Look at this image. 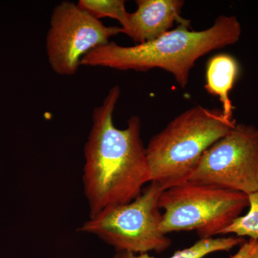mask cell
I'll return each instance as SVG.
<instances>
[{
	"label": "cell",
	"mask_w": 258,
	"mask_h": 258,
	"mask_svg": "<svg viewBox=\"0 0 258 258\" xmlns=\"http://www.w3.org/2000/svg\"><path fill=\"white\" fill-rule=\"evenodd\" d=\"M120 96L119 86H113L102 104L95 108L84 147L83 184L90 218L106 209L130 203L151 182L140 118L131 117L123 129L113 123Z\"/></svg>",
	"instance_id": "1"
},
{
	"label": "cell",
	"mask_w": 258,
	"mask_h": 258,
	"mask_svg": "<svg viewBox=\"0 0 258 258\" xmlns=\"http://www.w3.org/2000/svg\"><path fill=\"white\" fill-rule=\"evenodd\" d=\"M248 205V195L188 181L161 193V230L166 235L195 230L200 240L213 238L222 235Z\"/></svg>",
	"instance_id": "4"
},
{
	"label": "cell",
	"mask_w": 258,
	"mask_h": 258,
	"mask_svg": "<svg viewBox=\"0 0 258 258\" xmlns=\"http://www.w3.org/2000/svg\"><path fill=\"white\" fill-rule=\"evenodd\" d=\"M240 74V64L234 56L217 54L208 60L205 88L212 96L218 97L221 111L226 118L234 120V106L230 98L231 91Z\"/></svg>",
	"instance_id": "9"
},
{
	"label": "cell",
	"mask_w": 258,
	"mask_h": 258,
	"mask_svg": "<svg viewBox=\"0 0 258 258\" xmlns=\"http://www.w3.org/2000/svg\"><path fill=\"white\" fill-rule=\"evenodd\" d=\"M190 23L179 24L155 40L134 46L108 42L88 52L81 66L139 72L162 69L184 88L190 71L200 57L237 43L242 32L235 15H220L211 27L200 31L191 30Z\"/></svg>",
	"instance_id": "2"
},
{
	"label": "cell",
	"mask_w": 258,
	"mask_h": 258,
	"mask_svg": "<svg viewBox=\"0 0 258 258\" xmlns=\"http://www.w3.org/2000/svg\"><path fill=\"white\" fill-rule=\"evenodd\" d=\"M120 33L121 27L106 26L76 3L61 2L52 10L46 37L51 69L60 76H74L88 52Z\"/></svg>",
	"instance_id": "7"
},
{
	"label": "cell",
	"mask_w": 258,
	"mask_h": 258,
	"mask_svg": "<svg viewBox=\"0 0 258 258\" xmlns=\"http://www.w3.org/2000/svg\"><path fill=\"white\" fill-rule=\"evenodd\" d=\"M137 10L129 13L126 26L122 29L134 42L152 41L169 32L174 24L189 20L181 16L183 0H137Z\"/></svg>",
	"instance_id": "8"
},
{
	"label": "cell",
	"mask_w": 258,
	"mask_h": 258,
	"mask_svg": "<svg viewBox=\"0 0 258 258\" xmlns=\"http://www.w3.org/2000/svg\"><path fill=\"white\" fill-rule=\"evenodd\" d=\"M249 210L246 215L237 217L222 235L234 234L239 237H248L258 240V191L248 195Z\"/></svg>",
	"instance_id": "12"
},
{
	"label": "cell",
	"mask_w": 258,
	"mask_h": 258,
	"mask_svg": "<svg viewBox=\"0 0 258 258\" xmlns=\"http://www.w3.org/2000/svg\"><path fill=\"white\" fill-rule=\"evenodd\" d=\"M249 258H258V243L257 246V248H256L255 250L253 252V254L251 255V257Z\"/></svg>",
	"instance_id": "14"
},
{
	"label": "cell",
	"mask_w": 258,
	"mask_h": 258,
	"mask_svg": "<svg viewBox=\"0 0 258 258\" xmlns=\"http://www.w3.org/2000/svg\"><path fill=\"white\" fill-rule=\"evenodd\" d=\"M189 181L247 195L257 191V127L236 123L205 152Z\"/></svg>",
	"instance_id": "6"
},
{
	"label": "cell",
	"mask_w": 258,
	"mask_h": 258,
	"mask_svg": "<svg viewBox=\"0 0 258 258\" xmlns=\"http://www.w3.org/2000/svg\"><path fill=\"white\" fill-rule=\"evenodd\" d=\"M77 5L97 20L113 18L119 22L122 29L126 26L129 13L124 0H79Z\"/></svg>",
	"instance_id": "11"
},
{
	"label": "cell",
	"mask_w": 258,
	"mask_h": 258,
	"mask_svg": "<svg viewBox=\"0 0 258 258\" xmlns=\"http://www.w3.org/2000/svg\"><path fill=\"white\" fill-rule=\"evenodd\" d=\"M236 123L217 108L197 106L180 113L146 147L151 182L165 190L189 181L205 152Z\"/></svg>",
	"instance_id": "3"
},
{
	"label": "cell",
	"mask_w": 258,
	"mask_h": 258,
	"mask_svg": "<svg viewBox=\"0 0 258 258\" xmlns=\"http://www.w3.org/2000/svg\"><path fill=\"white\" fill-rule=\"evenodd\" d=\"M242 237L230 236L199 240L191 247L176 251L169 258H204L208 254L221 251H229L245 242ZM113 258H154L148 253L134 254L132 252H118Z\"/></svg>",
	"instance_id": "10"
},
{
	"label": "cell",
	"mask_w": 258,
	"mask_h": 258,
	"mask_svg": "<svg viewBox=\"0 0 258 258\" xmlns=\"http://www.w3.org/2000/svg\"><path fill=\"white\" fill-rule=\"evenodd\" d=\"M258 240H249L245 241L240 245V249L237 253L232 256L231 258H249L251 257L254 250L257 248Z\"/></svg>",
	"instance_id": "13"
},
{
	"label": "cell",
	"mask_w": 258,
	"mask_h": 258,
	"mask_svg": "<svg viewBox=\"0 0 258 258\" xmlns=\"http://www.w3.org/2000/svg\"><path fill=\"white\" fill-rule=\"evenodd\" d=\"M164 189L152 181L130 203L117 205L91 217L79 230L99 237L116 252L161 253L171 240L161 230L159 200Z\"/></svg>",
	"instance_id": "5"
}]
</instances>
